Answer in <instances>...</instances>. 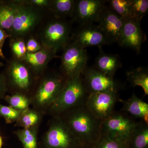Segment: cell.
Masks as SVG:
<instances>
[{"label": "cell", "mask_w": 148, "mask_h": 148, "mask_svg": "<svg viewBox=\"0 0 148 148\" xmlns=\"http://www.w3.org/2000/svg\"><path fill=\"white\" fill-rule=\"evenodd\" d=\"M98 23L111 43L118 42L123 25V18L108 5H105L99 15Z\"/></svg>", "instance_id": "cell-14"}, {"label": "cell", "mask_w": 148, "mask_h": 148, "mask_svg": "<svg viewBox=\"0 0 148 148\" xmlns=\"http://www.w3.org/2000/svg\"><path fill=\"white\" fill-rule=\"evenodd\" d=\"M24 111L18 110L10 106H4L0 103V117H3L8 124L16 122Z\"/></svg>", "instance_id": "cell-29"}, {"label": "cell", "mask_w": 148, "mask_h": 148, "mask_svg": "<svg viewBox=\"0 0 148 148\" xmlns=\"http://www.w3.org/2000/svg\"><path fill=\"white\" fill-rule=\"evenodd\" d=\"M122 66V64L119 56L106 53L100 50L93 67L99 72L114 77L117 71Z\"/></svg>", "instance_id": "cell-17"}, {"label": "cell", "mask_w": 148, "mask_h": 148, "mask_svg": "<svg viewBox=\"0 0 148 148\" xmlns=\"http://www.w3.org/2000/svg\"><path fill=\"white\" fill-rule=\"evenodd\" d=\"M131 18L141 21L148 10V0H130Z\"/></svg>", "instance_id": "cell-27"}, {"label": "cell", "mask_w": 148, "mask_h": 148, "mask_svg": "<svg viewBox=\"0 0 148 148\" xmlns=\"http://www.w3.org/2000/svg\"><path fill=\"white\" fill-rule=\"evenodd\" d=\"M3 145V140L2 137L0 135V148H2Z\"/></svg>", "instance_id": "cell-36"}, {"label": "cell", "mask_w": 148, "mask_h": 148, "mask_svg": "<svg viewBox=\"0 0 148 148\" xmlns=\"http://www.w3.org/2000/svg\"><path fill=\"white\" fill-rule=\"evenodd\" d=\"M140 22L132 18H123L122 27L118 42L120 46L140 53L142 45L147 40Z\"/></svg>", "instance_id": "cell-10"}, {"label": "cell", "mask_w": 148, "mask_h": 148, "mask_svg": "<svg viewBox=\"0 0 148 148\" xmlns=\"http://www.w3.org/2000/svg\"><path fill=\"white\" fill-rule=\"evenodd\" d=\"M38 126L29 128H21L14 133L21 142L23 148H38Z\"/></svg>", "instance_id": "cell-22"}, {"label": "cell", "mask_w": 148, "mask_h": 148, "mask_svg": "<svg viewBox=\"0 0 148 148\" xmlns=\"http://www.w3.org/2000/svg\"><path fill=\"white\" fill-rule=\"evenodd\" d=\"M4 99L9 106L18 110L24 111L32 105L31 98L21 92H17L11 95H6Z\"/></svg>", "instance_id": "cell-25"}, {"label": "cell", "mask_w": 148, "mask_h": 148, "mask_svg": "<svg viewBox=\"0 0 148 148\" xmlns=\"http://www.w3.org/2000/svg\"><path fill=\"white\" fill-rule=\"evenodd\" d=\"M29 4L33 6L40 7H45L50 5L51 2L47 0H32L29 2Z\"/></svg>", "instance_id": "cell-34"}, {"label": "cell", "mask_w": 148, "mask_h": 148, "mask_svg": "<svg viewBox=\"0 0 148 148\" xmlns=\"http://www.w3.org/2000/svg\"><path fill=\"white\" fill-rule=\"evenodd\" d=\"M68 79L62 73L51 74L44 78L31 98L34 108L42 113L48 111Z\"/></svg>", "instance_id": "cell-3"}, {"label": "cell", "mask_w": 148, "mask_h": 148, "mask_svg": "<svg viewBox=\"0 0 148 148\" xmlns=\"http://www.w3.org/2000/svg\"><path fill=\"white\" fill-rule=\"evenodd\" d=\"M46 148H80L84 145L58 116H53L43 139Z\"/></svg>", "instance_id": "cell-4"}, {"label": "cell", "mask_w": 148, "mask_h": 148, "mask_svg": "<svg viewBox=\"0 0 148 148\" xmlns=\"http://www.w3.org/2000/svg\"><path fill=\"white\" fill-rule=\"evenodd\" d=\"M18 5L14 2L0 4V28L11 29Z\"/></svg>", "instance_id": "cell-21"}, {"label": "cell", "mask_w": 148, "mask_h": 148, "mask_svg": "<svg viewBox=\"0 0 148 148\" xmlns=\"http://www.w3.org/2000/svg\"><path fill=\"white\" fill-rule=\"evenodd\" d=\"M27 52L33 53L39 51L42 47L34 38H29L26 44Z\"/></svg>", "instance_id": "cell-31"}, {"label": "cell", "mask_w": 148, "mask_h": 148, "mask_svg": "<svg viewBox=\"0 0 148 148\" xmlns=\"http://www.w3.org/2000/svg\"><path fill=\"white\" fill-rule=\"evenodd\" d=\"M74 38V42L84 49L91 46H97L101 49L103 45L111 44L98 25L94 24L79 25Z\"/></svg>", "instance_id": "cell-13"}, {"label": "cell", "mask_w": 148, "mask_h": 148, "mask_svg": "<svg viewBox=\"0 0 148 148\" xmlns=\"http://www.w3.org/2000/svg\"><path fill=\"white\" fill-rule=\"evenodd\" d=\"M126 148H148V124L138 121L125 144Z\"/></svg>", "instance_id": "cell-19"}, {"label": "cell", "mask_w": 148, "mask_h": 148, "mask_svg": "<svg viewBox=\"0 0 148 148\" xmlns=\"http://www.w3.org/2000/svg\"><path fill=\"white\" fill-rule=\"evenodd\" d=\"M41 112L36 109L29 108L23 112L21 116L16 122V125L22 128L39 126L42 115Z\"/></svg>", "instance_id": "cell-23"}, {"label": "cell", "mask_w": 148, "mask_h": 148, "mask_svg": "<svg viewBox=\"0 0 148 148\" xmlns=\"http://www.w3.org/2000/svg\"><path fill=\"white\" fill-rule=\"evenodd\" d=\"M108 5L122 18H131L130 0H110Z\"/></svg>", "instance_id": "cell-26"}, {"label": "cell", "mask_w": 148, "mask_h": 148, "mask_svg": "<svg viewBox=\"0 0 148 148\" xmlns=\"http://www.w3.org/2000/svg\"><path fill=\"white\" fill-rule=\"evenodd\" d=\"M40 15L32 6L18 4L11 30L16 36H24L34 28Z\"/></svg>", "instance_id": "cell-12"}, {"label": "cell", "mask_w": 148, "mask_h": 148, "mask_svg": "<svg viewBox=\"0 0 148 148\" xmlns=\"http://www.w3.org/2000/svg\"><path fill=\"white\" fill-rule=\"evenodd\" d=\"M107 0L75 1L73 17L79 25L98 22L99 15Z\"/></svg>", "instance_id": "cell-11"}, {"label": "cell", "mask_w": 148, "mask_h": 148, "mask_svg": "<svg viewBox=\"0 0 148 148\" xmlns=\"http://www.w3.org/2000/svg\"><path fill=\"white\" fill-rule=\"evenodd\" d=\"M83 79L88 94L99 92H118L122 84L97 71L93 67H86L82 73Z\"/></svg>", "instance_id": "cell-8"}, {"label": "cell", "mask_w": 148, "mask_h": 148, "mask_svg": "<svg viewBox=\"0 0 148 148\" xmlns=\"http://www.w3.org/2000/svg\"><path fill=\"white\" fill-rule=\"evenodd\" d=\"M12 51L14 56L19 60H24L26 53V44L23 40L18 39L12 41L10 44Z\"/></svg>", "instance_id": "cell-30"}, {"label": "cell", "mask_w": 148, "mask_h": 148, "mask_svg": "<svg viewBox=\"0 0 148 148\" xmlns=\"http://www.w3.org/2000/svg\"><path fill=\"white\" fill-rule=\"evenodd\" d=\"M80 148H92L91 145H83Z\"/></svg>", "instance_id": "cell-35"}, {"label": "cell", "mask_w": 148, "mask_h": 148, "mask_svg": "<svg viewBox=\"0 0 148 148\" xmlns=\"http://www.w3.org/2000/svg\"><path fill=\"white\" fill-rule=\"evenodd\" d=\"M122 104V112L132 118L139 119L148 124V104L138 97L135 93L126 100L119 99Z\"/></svg>", "instance_id": "cell-16"}, {"label": "cell", "mask_w": 148, "mask_h": 148, "mask_svg": "<svg viewBox=\"0 0 148 148\" xmlns=\"http://www.w3.org/2000/svg\"><path fill=\"white\" fill-rule=\"evenodd\" d=\"M9 79L11 84L24 93L29 89L32 84V77L28 68L22 62L14 61L11 63L8 70Z\"/></svg>", "instance_id": "cell-15"}, {"label": "cell", "mask_w": 148, "mask_h": 148, "mask_svg": "<svg viewBox=\"0 0 148 148\" xmlns=\"http://www.w3.org/2000/svg\"><path fill=\"white\" fill-rule=\"evenodd\" d=\"M50 5L53 13L57 18L66 16L73 17L75 6L74 0H54L51 2Z\"/></svg>", "instance_id": "cell-24"}, {"label": "cell", "mask_w": 148, "mask_h": 148, "mask_svg": "<svg viewBox=\"0 0 148 148\" xmlns=\"http://www.w3.org/2000/svg\"><path fill=\"white\" fill-rule=\"evenodd\" d=\"M88 95L82 74L69 79L48 111L53 116H59L71 109L86 105Z\"/></svg>", "instance_id": "cell-2"}, {"label": "cell", "mask_w": 148, "mask_h": 148, "mask_svg": "<svg viewBox=\"0 0 148 148\" xmlns=\"http://www.w3.org/2000/svg\"><path fill=\"white\" fill-rule=\"evenodd\" d=\"M7 91V85L5 77L0 73V100L4 98Z\"/></svg>", "instance_id": "cell-32"}, {"label": "cell", "mask_w": 148, "mask_h": 148, "mask_svg": "<svg viewBox=\"0 0 148 148\" xmlns=\"http://www.w3.org/2000/svg\"><path fill=\"white\" fill-rule=\"evenodd\" d=\"M91 146L92 148H126L124 143L102 133L98 140Z\"/></svg>", "instance_id": "cell-28"}, {"label": "cell", "mask_w": 148, "mask_h": 148, "mask_svg": "<svg viewBox=\"0 0 148 148\" xmlns=\"http://www.w3.org/2000/svg\"><path fill=\"white\" fill-rule=\"evenodd\" d=\"M10 36L4 30L0 28V57L5 58V56L3 52V47L5 40Z\"/></svg>", "instance_id": "cell-33"}, {"label": "cell", "mask_w": 148, "mask_h": 148, "mask_svg": "<svg viewBox=\"0 0 148 148\" xmlns=\"http://www.w3.org/2000/svg\"><path fill=\"white\" fill-rule=\"evenodd\" d=\"M3 66V64L2 62H0V67H2Z\"/></svg>", "instance_id": "cell-37"}, {"label": "cell", "mask_w": 148, "mask_h": 148, "mask_svg": "<svg viewBox=\"0 0 148 148\" xmlns=\"http://www.w3.org/2000/svg\"><path fill=\"white\" fill-rule=\"evenodd\" d=\"M57 116L84 145H92L101 136L102 121L93 115L86 105L71 109Z\"/></svg>", "instance_id": "cell-1"}, {"label": "cell", "mask_w": 148, "mask_h": 148, "mask_svg": "<svg viewBox=\"0 0 148 148\" xmlns=\"http://www.w3.org/2000/svg\"><path fill=\"white\" fill-rule=\"evenodd\" d=\"M127 81L132 87L139 86L143 88L145 95H148V70L145 67H140L127 72Z\"/></svg>", "instance_id": "cell-20"}, {"label": "cell", "mask_w": 148, "mask_h": 148, "mask_svg": "<svg viewBox=\"0 0 148 148\" xmlns=\"http://www.w3.org/2000/svg\"><path fill=\"white\" fill-rule=\"evenodd\" d=\"M118 92H99L88 95L86 106L98 119L103 121L114 112L117 101Z\"/></svg>", "instance_id": "cell-9"}, {"label": "cell", "mask_w": 148, "mask_h": 148, "mask_svg": "<svg viewBox=\"0 0 148 148\" xmlns=\"http://www.w3.org/2000/svg\"><path fill=\"white\" fill-rule=\"evenodd\" d=\"M138 122L122 111H114L102 121L101 133L125 144Z\"/></svg>", "instance_id": "cell-5"}, {"label": "cell", "mask_w": 148, "mask_h": 148, "mask_svg": "<svg viewBox=\"0 0 148 148\" xmlns=\"http://www.w3.org/2000/svg\"><path fill=\"white\" fill-rule=\"evenodd\" d=\"M61 58L62 73L68 79L82 75L87 66L86 50L75 42L69 43L65 47Z\"/></svg>", "instance_id": "cell-6"}, {"label": "cell", "mask_w": 148, "mask_h": 148, "mask_svg": "<svg viewBox=\"0 0 148 148\" xmlns=\"http://www.w3.org/2000/svg\"><path fill=\"white\" fill-rule=\"evenodd\" d=\"M52 50L43 47L35 53L27 52L24 60L33 71L39 73L45 69L49 61L56 57Z\"/></svg>", "instance_id": "cell-18"}, {"label": "cell", "mask_w": 148, "mask_h": 148, "mask_svg": "<svg viewBox=\"0 0 148 148\" xmlns=\"http://www.w3.org/2000/svg\"><path fill=\"white\" fill-rule=\"evenodd\" d=\"M71 33L69 24L57 18L49 22L44 29L41 36L42 42L44 47L56 53L69 44Z\"/></svg>", "instance_id": "cell-7"}]
</instances>
